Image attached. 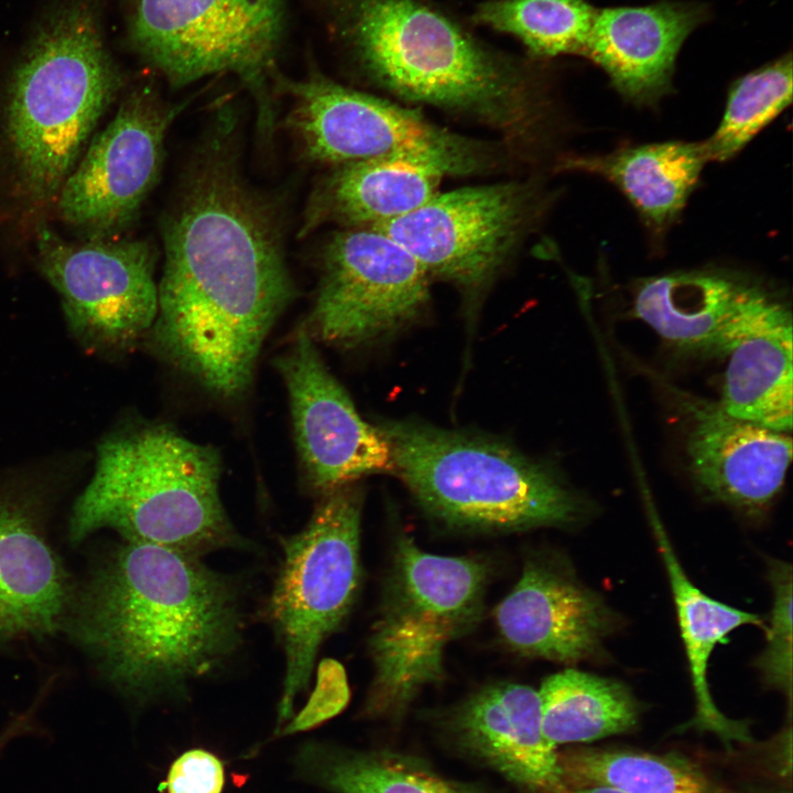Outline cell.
I'll return each mask as SVG.
<instances>
[{"mask_svg": "<svg viewBox=\"0 0 793 793\" xmlns=\"http://www.w3.org/2000/svg\"><path fill=\"white\" fill-rule=\"evenodd\" d=\"M428 298V274L406 249L373 228H346L324 248L303 328L315 343L354 348L411 323Z\"/></svg>", "mask_w": 793, "mask_h": 793, "instance_id": "cell-12", "label": "cell"}, {"mask_svg": "<svg viewBox=\"0 0 793 793\" xmlns=\"http://www.w3.org/2000/svg\"><path fill=\"white\" fill-rule=\"evenodd\" d=\"M719 404L730 415L774 431H792V315L775 292L735 327Z\"/></svg>", "mask_w": 793, "mask_h": 793, "instance_id": "cell-22", "label": "cell"}, {"mask_svg": "<svg viewBox=\"0 0 793 793\" xmlns=\"http://www.w3.org/2000/svg\"><path fill=\"white\" fill-rule=\"evenodd\" d=\"M773 600L764 649L754 661L764 684L792 698V565L768 558ZM791 706V705H790Z\"/></svg>", "mask_w": 793, "mask_h": 793, "instance_id": "cell-31", "label": "cell"}, {"mask_svg": "<svg viewBox=\"0 0 793 793\" xmlns=\"http://www.w3.org/2000/svg\"><path fill=\"white\" fill-rule=\"evenodd\" d=\"M35 238L37 268L58 293L67 326L83 347L116 356L144 340L157 312L149 242L68 241L43 224Z\"/></svg>", "mask_w": 793, "mask_h": 793, "instance_id": "cell-11", "label": "cell"}, {"mask_svg": "<svg viewBox=\"0 0 793 793\" xmlns=\"http://www.w3.org/2000/svg\"><path fill=\"white\" fill-rule=\"evenodd\" d=\"M537 692L543 731L555 747L628 732L639 723L637 698L613 678L567 669L545 677Z\"/></svg>", "mask_w": 793, "mask_h": 793, "instance_id": "cell-26", "label": "cell"}, {"mask_svg": "<svg viewBox=\"0 0 793 793\" xmlns=\"http://www.w3.org/2000/svg\"><path fill=\"white\" fill-rule=\"evenodd\" d=\"M349 699L343 667L333 660H323L317 667L315 687L302 710L281 730L291 735L309 730L339 714Z\"/></svg>", "mask_w": 793, "mask_h": 793, "instance_id": "cell-32", "label": "cell"}, {"mask_svg": "<svg viewBox=\"0 0 793 793\" xmlns=\"http://www.w3.org/2000/svg\"><path fill=\"white\" fill-rule=\"evenodd\" d=\"M709 15L707 6L696 1L661 0L598 10L585 57L606 73L626 100L655 105L672 89L685 40Z\"/></svg>", "mask_w": 793, "mask_h": 793, "instance_id": "cell-19", "label": "cell"}, {"mask_svg": "<svg viewBox=\"0 0 793 793\" xmlns=\"http://www.w3.org/2000/svg\"><path fill=\"white\" fill-rule=\"evenodd\" d=\"M65 624L106 677L139 698L184 689L240 637L228 579L199 556L127 540L73 595Z\"/></svg>", "mask_w": 793, "mask_h": 793, "instance_id": "cell-2", "label": "cell"}, {"mask_svg": "<svg viewBox=\"0 0 793 793\" xmlns=\"http://www.w3.org/2000/svg\"><path fill=\"white\" fill-rule=\"evenodd\" d=\"M650 522L671 586L696 702V713L688 727L710 730L725 739L746 740L748 732L745 726L728 719L713 702L707 680L708 662L716 645L731 631L746 624L762 627V619L759 615L720 602L695 586L680 563L662 523L652 514Z\"/></svg>", "mask_w": 793, "mask_h": 793, "instance_id": "cell-25", "label": "cell"}, {"mask_svg": "<svg viewBox=\"0 0 793 793\" xmlns=\"http://www.w3.org/2000/svg\"><path fill=\"white\" fill-rule=\"evenodd\" d=\"M96 458L72 509V542L111 529L127 541L196 556L239 545L220 499L221 460L213 447L166 424L144 423L108 436Z\"/></svg>", "mask_w": 793, "mask_h": 793, "instance_id": "cell-5", "label": "cell"}, {"mask_svg": "<svg viewBox=\"0 0 793 793\" xmlns=\"http://www.w3.org/2000/svg\"><path fill=\"white\" fill-rule=\"evenodd\" d=\"M792 72L789 52L731 84L723 119L713 135L703 141L708 161L725 162L735 156L791 104Z\"/></svg>", "mask_w": 793, "mask_h": 793, "instance_id": "cell-30", "label": "cell"}, {"mask_svg": "<svg viewBox=\"0 0 793 793\" xmlns=\"http://www.w3.org/2000/svg\"><path fill=\"white\" fill-rule=\"evenodd\" d=\"M597 11L586 0H491L474 20L517 37L536 57L585 56Z\"/></svg>", "mask_w": 793, "mask_h": 793, "instance_id": "cell-29", "label": "cell"}, {"mask_svg": "<svg viewBox=\"0 0 793 793\" xmlns=\"http://www.w3.org/2000/svg\"><path fill=\"white\" fill-rule=\"evenodd\" d=\"M360 524V493L345 486L325 493L305 528L284 541L268 606L285 654L279 721L293 715L321 645L341 627L356 601Z\"/></svg>", "mask_w": 793, "mask_h": 793, "instance_id": "cell-9", "label": "cell"}, {"mask_svg": "<svg viewBox=\"0 0 793 793\" xmlns=\"http://www.w3.org/2000/svg\"><path fill=\"white\" fill-rule=\"evenodd\" d=\"M222 784L221 762L214 754L195 749L172 764L166 787L169 793H220Z\"/></svg>", "mask_w": 793, "mask_h": 793, "instance_id": "cell-33", "label": "cell"}, {"mask_svg": "<svg viewBox=\"0 0 793 793\" xmlns=\"http://www.w3.org/2000/svg\"><path fill=\"white\" fill-rule=\"evenodd\" d=\"M558 764L568 790L599 785L622 793H750L727 791L697 763L673 753L578 748L558 751Z\"/></svg>", "mask_w": 793, "mask_h": 793, "instance_id": "cell-27", "label": "cell"}, {"mask_svg": "<svg viewBox=\"0 0 793 793\" xmlns=\"http://www.w3.org/2000/svg\"><path fill=\"white\" fill-rule=\"evenodd\" d=\"M276 89L292 99L286 123L304 155L315 163L343 165L398 157L445 175H468L491 167L492 149L449 132L415 110L343 86L318 73L300 80L282 77Z\"/></svg>", "mask_w": 793, "mask_h": 793, "instance_id": "cell-10", "label": "cell"}, {"mask_svg": "<svg viewBox=\"0 0 793 793\" xmlns=\"http://www.w3.org/2000/svg\"><path fill=\"white\" fill-rule=\"evenodd\" d=\"M456 742L511 783L531 793H564L557 747L543 731L532 686L498 682L481 687L446 720Z\"/></svg>", "mask_w": 793, "mask_h": 793, "instance_id": "cell-18", "label": "cell"}, {"mask_svg": "<svg viewBox=\"0 0 793 793\" xmlns=\"http://www.w3.org/2000/svg\"><path fill=\"white\" fill-rule=\"evenodd\" d=\"M489 576L481 558L433 554L398 537L369 639L366 714L397 717L443 680L447 647L482 616Z\"/></svg>", "mask_w": 793, "mask_h": 793, "instance_id": "cell-7", "label": "cell"}, {"mask_svg": "<svg viewBox=\"0 0 793 793\" xmlns=\"http://www.w3.org/2000/svg\"><path fill=\"white\" fill-rule=\"evenodd\" d=\"M540 204L529 184L464 187L437 193L416 209L370 228L406 249L428 276L474 294L501 269Z\"/></svg>", "mask_w": 793, "mask_h": 793, "instance_id": "cell-14", "label": "cell"}, {"mask_svg": "<svg viewBox=\"0 0 793 793\" xmlns=\"http://www.w3.org/2000/svg\"><path fill=\"white\" fill-rule=\"evenodd\" d=\"M163 227L157 312L144 340L214 397L246 393L294 286L272 209L238 165L236 122L217 113Z\"/></svg>", "mask_w": 793, "mask_h": 793, "instance_id": "cell-1", "label": "cell"}, {"mask_svg": "<svg viewBox=\"0 0 793 793\" xmlns=\"http://www.w3.org/2000/svg\"><path fill=\"white\" fill-rule=\"evenodd\" d=\"M771 292L765 283L739 271H677L637 282L633 312L678 348L724 354L737 324Z\"/></svg>", "mask_w": 793, "mask_h": 793, "instance_id": "cell-20", "label": "cell"}, {"mask_svg": "<svg viewBox=\"0 0 793 793\" xmlns=\"http://www.w3.org/2000/svg\"><path fill=\"white\" fill-rule=\"evenodd\" d=\"M73 595L35 510L0 493V640L53 634Z\"/></svg>", "mask_w": 793, "mask_h": 793, "instance_id": "cell-21", "label": "cell"}, {"mask_svg": "<svg viewBox=\"0 0 793 793\" xmlns=\"http://www.w3.org/2000/svg\"><path fill=\"white\" fill-rule=\"evenodd\" d=\"M393 469L434 520L513 533L579 523L589 508L548 467L493 439L417 421H385Z\"/></svg>", "mask_w": 793, "mask_h": 793, "instance_id": "cell-6", "label": "cell"}, {"mask_svg": "<svg viewBox=\"0 0 793 793\" xmlns=\"http://www.w3.org/2000/svg\"><path fill=\"white\" fill-rule=\"evenodd\" d=\"M302 761L311 778L335 793H480L415 758L388 750L357 752L309 746Z\"/></svg>", "mask_w": 793, "mask_h": 793, "instance_id": "cell-28", "label": "cell"}, {"mask_svg": "<svg viewBox=\"0 0 793 793\" xmlns=\"http://www.w3.org/2000/svg\"><path fill=\"white\" fill-rule=\"evenodd\" d=\"M564 793H622L608 786H586L579 789L567 790Z\"/></svg>", "mask_w": 793, "mask_h": 793, "instance_id": "cell-34", "label": "cell"}, {"mask_svg": "<svg viewBox=\"0 0 793 793\" xmlns=\"http://www.w3.org/2000/svg\"><path fill=\"white\" fill-rule=\"evenodd\" d=\"M143 80L126 95L115 118L93 138L63 183L54 208L85 239H108L134 220L155 185L166 132L184 108Z\"/></svg>", "mask_w": 793, "mask_h": 793, "instance_id": "cell-13", "label": "cell"}, {"mask_svg": "<svg viewBox=\"0 0 793 793\" xmlns=\"http://www.w3.org/2000/svg\"><path fill=\"white\" fill-rule=\"evenodd\" d=\"M285 383L294 437L308 486L322 493L393 470L389 444L366 422L302 327L275 360Z\"/></svg>", "mask_w": 793, "mask_h": 793, "instance_id": "cell-15", "label": "cell"}, {"mask_svg": "<svg viewBox=\"0 0 793 793\" xmlns=\"http://www.w3.org/2000/svg\"><path fill=\"white\" fill-rule=\"evenodd\" d=\"M495 620L512 651L565 664L599 656L617 627L606 600L554 555L525 561L517 584L496 607Z\"/></svg>", "mask_w": 793, "mask_h": 793, "instance_id": "cell-16", "label": "cell"}, {"mask_svg": "<svg viewBox=\"0 0 793 793\" xmlns=\"http://www.w3.org/2000/svg\"><path fill=\"white\" fill-rule=\"evenodd\" d=\"M284 25L285 0H128L126 12L128 45L172 86L237 76L257 100L263 135Z\"/></svg>", "mask_w": 793, "mask_h": 793, "instance_id": "cell-8", "label": "cell"}, {"mask_svg": "<svg viewBox=\"0 0 793 793\" xmlns=\"http://www.w3.org/2000/svg\"><path fill=\"white\" fill-rule=\"evenodd\" d=\"M313 192L303 231L324 222L373 227L401 217L437 194L438 171L414 161L383 157L334 166Z\"/></svg>", "mask_w": 793, "mask_h": 793, "instance_id": "cell-24", "label": "cell"}, {"mask_svg": "<svg viewBox=\"0 0 793 793\" xmlns=\"http://www.w3.org/2000/svg\"><path fill=\"white\" fill-rule=\"evenodd\" d=\"M22 723L19 720L18 724L12 726L11 729H9L1 738H0V748L12 737V735L17 734L21 729Z\"/></svg>", "mask_w": 793, "mask_h": 793, "instance_id": "cell-35", "label": "cell"}, {"mask_svg": "<svg viewBox=\"0 0 793 793\" xmlns=\"http://www.w3.org/2000/svg\"><path fill=\"white\" fill-rule=\"evenodd\" d=\"M124 79L107 48L102 0H51L9 74L1 142L26 218L54 207Z\"/></svg>", "mask_w": 793, "mask_h": 793, "instance_id": "cell-3", "label": "cell"}, {"mask_svg": "<svg viewBox=\"0 0 793 793\" xmlns=\"http://www.w3.org/2000/svg\"><path fill=\"white\" fill-rule=\"evenodd\" d=\"M689 471L711 500L748 517L767 511L792 458L790 433L728 414L719 402L685 398Z\"/></svg>", "mask_w": 793, "mask_h": 793, "instance_id": "cell-17", "label": "cell"}, {"mask_svg": "<svg viewBox=\"0 0 793 793\" xmlns=\"http://www.w3.org/2000/svg\"><path fill=\"white\" fill-rule=\"evenodd\" d=\"M333 35L377 82L408 99L471 115L510 135L540 115L512 63L421 0H316Z\"/></svg>", "mask_w": 793, "mask_h": 793, "instance_id": "cell-4", "label": "cell"}, {"mask_svg": "<svg viewBox=\"0 0 793 793\" xmlns=\"http://www.w3.org/2000/svg\"><path fill=\"white\" fill-rule=\"evenodd\" d=\"M707 162L703 142L666 141L607 154L571 155L558 167L613 184L645 227L660 236L678 219Z\"/></svg>", "mask_w": 793, "mask_h": 793, "instance_id": "cell-23", "label": "cell"}]
</instances>
